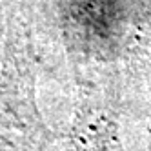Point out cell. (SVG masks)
Masks as SVG:
<instances>
[{
	"instance_id": "cell-1",
	"label": "cell",
	"mask_w": 151,
	"mask_h": 151,
	"mask_svg": "<svg viewBox=\"0 0 151 151\" xmlns=\"http://www.w3.org/2000/svg\"><path fill=\"white\" fill-rule=\"evenodd\" d=\"M24 69L17 37L9 27L0 71V151H27L35 133L29 80Z\"/></svg>"
}]
</instances>
